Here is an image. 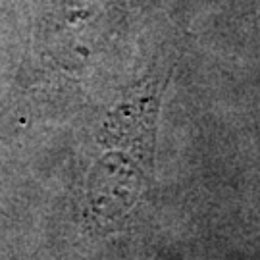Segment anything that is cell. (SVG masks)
Returning a JSON list of instances; mask_svg holds the SVG:
<instances>
[{"label":"cell","mask_w":260,"mask_h":260,"mask_svg":"<svg viewBox=\"0 0 260 260\" xmlns=\"http://www.w3.org/2000/svg\"><path fill=\"white\" fill-rule=\"evenodd\" d=\"M164 87L162 75L133 85L104 120L87 179L89 212L101 225L125 220L152 181Z\"/></svg>","instance_id":"cell-1"}]
</instances>
